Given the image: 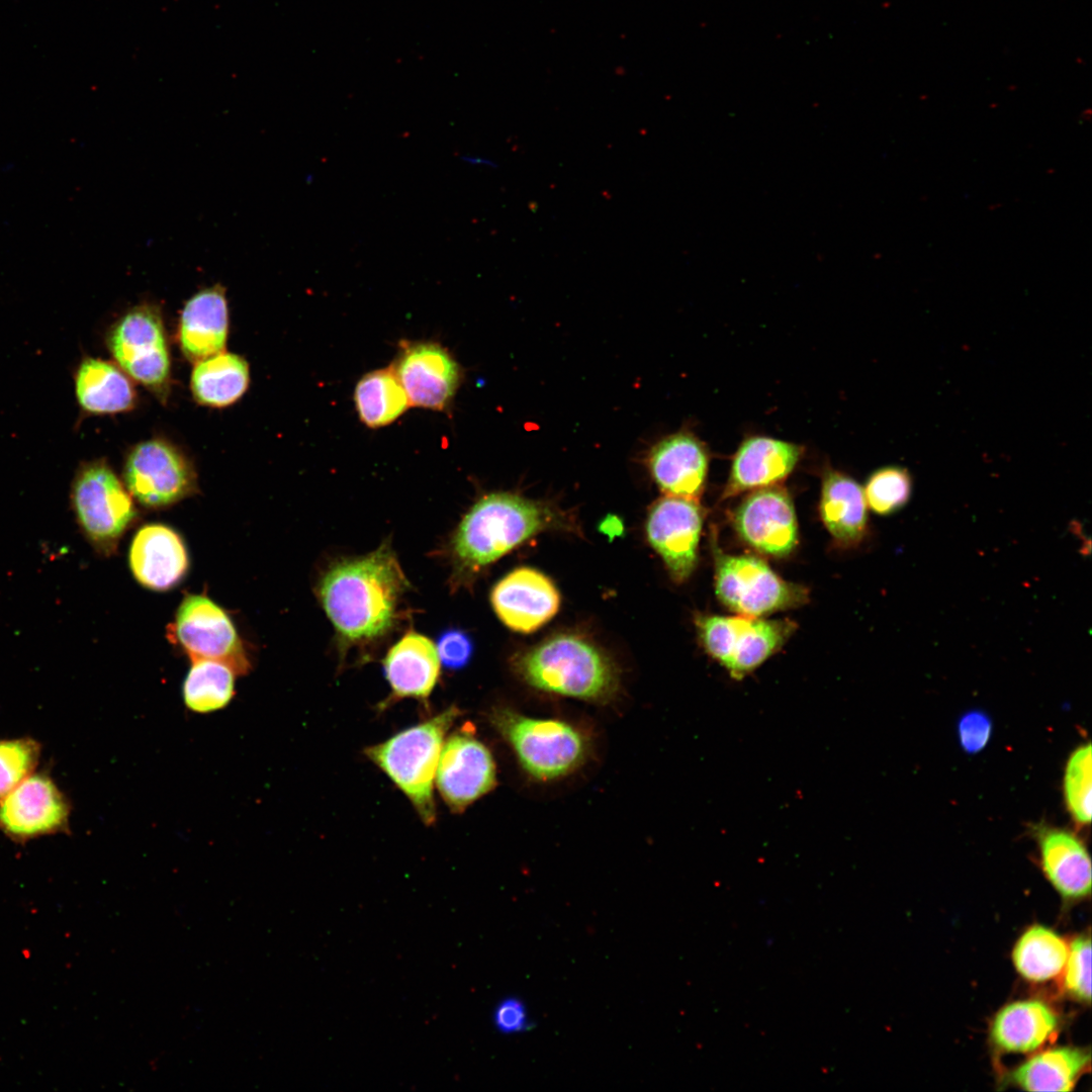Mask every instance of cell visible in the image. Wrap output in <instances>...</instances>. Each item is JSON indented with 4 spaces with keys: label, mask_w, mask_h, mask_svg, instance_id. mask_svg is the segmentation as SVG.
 <instances>
[{
    "label": "cell",
    "mask_w": 1092,
    "mask_h": 1092,
    "mask_svg": "<svg viewBox=\"0 0 1092 1092\" xmlns=\"http://www.w3.org/2000/svg\"><path fill=\"white\" fill-rule=\"evenodd\" d=\"M410 582L388 543L344 558L321 577L317 596L342 647L370 644L394 625Z\"/></svg>",
    "instance_id": "6da1fadb"
},
{
    "label": "cell",
    "mask_w": 1092,
    "mask_h": 1092,
    "mask_svg": "<svg viewBox=\"0 0 1092 1092\" xmlns=\"http://www.w3.org/2000/svg\"><path fill=\"white\" fill-rule=\"evenodd\" d=\"M570 526L568 518L543 503L509 492L484 495L453 536L454 574L469 578L535 535Z\"/></svg>",
    "instance_id": "7a4b0ae2"
},
{
    "label": "cell",
    "mask_w": 1092,
    "mask_h": 1092,
    "mask_svg": "<svg viewBox=\"0 0 1092 1092\" xmlns=\"http://www.w3.org/2000/svg\"><path fill=\"white\" fill-rule=\"evenodd\" d=\"M513 666L528 685L565 697L608 703L619 691L616 664L577 634L552 636L519 654Z\"/></svg>",
    "instance_id": "3957f363"
},
{
    "label": "cell",
    "mask_w": 1092,
    "mask_h": 1092,
    "mask_svg": "<svg viewBox=\"0 0 1092 1092\" xmlns=\"http://www.w3.org/2000/svg\"><path fill=\"white\" fill-rule=\"evenodd\" d=\"M459 714L451 706L365 749V755L402 791L426 825L436 820L434 779L446 734Z\"/></svg>",
    "instance_id": "277c9868"
},
{
    "label": "cell",
    "mask_w": 1092,
    "mask_h": 1092,
    "mask_svg": "<svg viewBox=\"0 0 1092 1092\" xmlns=\"http://www.w3.org/2000/svg\"><path fill=\"white\" fill-rule=\"evenodd\" d=\"M488 720L535 779L549 781L566 776L586 758V738L566 722L531 718L507 707L493 708Z\"/></svg>",
    "instance_id": "5b68a950"
},
{
    "label": "cell",
    "mask_w": 1092,
    "mask_h": 1092,
    "mask_svg": "<svg viewBox=\"0 0 1092 1092\" xmlns=\"http://www.w3.org/2000/svg\"><path fill=\"white\" fill-rule=\"evenodd\" d=\"M133 497L101 461L84 465L73 481L71 502L82 533L98 552L109 555L136 517Z\"/></svg>",
    "instance_id": "8992f818"
},
{
    "label": "cell",
    "mask_w": 1092,
    "mask_h": 1092,
    "mask_svg": "<svg viewBox=\"0 0 1092 1092\" xmlns=\"http://www.w3.org/2000/svg\"><path fill=\"white\" fill-rule=\"evenodd\" d=\"M715 590L720 602L733 612L759 618L798 607L808 590L781 578L761 559L715 551Z\"/></svg>",
    "instance_id": "52a82bcc"
},
{
    "label": "cell",
    "mask_w": 1092,
    "mask_h": 1092,
    "mask_svg": "<svg viewBox=\"0 0 1092 1092\" xmlns=\"http://www.w3.org/2000/svg\"><path fill=\"white\" fill-rule=\"evenodd\" d=\"M696 626L706 651L735 678H741L774 654L790 637L794 624L747 616H698Z\"/></svg>",
    "instance_id": "ba28073f"
},
{
    "label": "cell",
    "mask_w": 1092,
    "mask_h": 1092,
    "mask_svg": "<svg viewBox=\"0 0 1092 1092\" xmlns=\"http://www.w3.org/2000/svg\"><path fill=\"white\" fill-rule=\"evenodd\" d=\"M167 636L191 661H220L238 675L251 669L249 653L230 616L204 595L185 596Z\"/></svg>",
    "instance_id": "9c48e42d"
},
{
    "label": "cell",
    "mask_w": 1092,
    "mask_h": 1092,
    "mask_svg": "<svg viewBox=\"0 0 1092 1092\" xmlns=\"http://www.w3.org/2000/svg\"><path fill=\"white\" fill-rule=\"evenodd\" d=\"M108 346L119 367L148 388L162 392L170 378V354L158 308L141 304L113 327Z\"/></svg>",
    "instance_id": "30bf717a"
},
{
    "label": "cell",
    "mask_w": 1092,
    "mask_h": 1092,
    "mask_svg": "<svg viewBox=\"0 0 1092 1092\" xmlns=\"http://www.w3.org/2000/svg\"><path fill=\"white\" fill-rule=\"evenodd\" d=\"M123 479L131 496L152 509L176 504L196 488L191 463L176 447L159 439L140 443L130 451Z\"/></svg>",
    "instance_id": "8fae6325"
},
{
    "label": "cell",
    "mask_w": 1092,
    "mask_h": 1092,
    "mask_svg": "<svg viewBox=\"0 0 1092 1092\" xmlns=\"http://www.w3.org/2000/svg\"><path fill=\"white\" fill-rule=\"evenodd\" d=\"M70 805L46 774L33 772L0 799V831L14 841L64 832Z\"/></svg>",
    "instance_id": "7c38bea8"
},
{
    "label": "cell",
    "mask_w": 1092,
    "mask_h": 1092,
    "mask_svg": "<svg viewBox=\"0 0 1092 1092\" xmlns=\"http://www.w3.org/2000/svg\"><path fill=\"white\" fill-rule=\"evenodd\" d=\"M436 784L447 806L458 813L495 786V763L491 752L474 736L469 725L444 742Z\"/></svg>",
    "instance_id": "4fadbf2b"
},
{
    "label": "cell",
    "mask_w": 1092,
    "mask_h": 1092,
    "mask_svg": "<svg viewBox=\"0 0 1092 1092\" xmlns=\"http://www.w3.org/2000/svg\"><path fill=\"white\" fill-rule=\"evenodd\" d=\"M698 500L664 494L649 509L646 534L671 578L685 581L694 571L703 526Z\"/></svg>",
    "instance_id": "5bb4252c"
},
{
    "label": "cell",
    "mask_w": 1092,
    "mask_h": 1092,
    "mask_svg": "<svg viewBox=\"0 0 1092 1092\" xmlns=\"http://www.w3.org/2000/svg\"><path fill=\"white\" fill-rule=\"evenodd\" d=\"M392 368L410 403L434 411L451 403L461 381L458 363L434 342H402Z\"/></svg>",
    "instance_id": "9a60e30c"
},
{
    "label": "cell",
    "mask_w": 1092,
    "mask_h": 1092,
    "mask_svg": "<svg viewBox=\"0 0 1092 1092\" xmlns=\"http://www.w3.org/2000/svg\"><path fill=\"white\" fill-rule=\"evenodd\" d=\"M733 524L741 539L770 556L790 554L798 541V524L792 499L777 485L758 488L736 509Z\"/></svg>",
    "instance_id": "2e32d148"
},
{
    "label": "cell",
    "mask_w": 1092,
    "mask_h": 1092,
    "mask_svg": "<svg viewBox=\"0 0 1092 1092\" xmlns=\"http://www.w3.org/2000/svg\"><path fill=\"white\" fill-rule=\"evenodd\" d=\"M493 610L510 629L530 633L546 624L557 613L560 596L542 572L520 567L502 578L490 596Z\"/></svg>",
    "instance_id": "e0dca14e"
},
{
    "label": "cell",
    "mask_w": 1092,
    "mask_h": 1092,
    "mask_svg": "<svg viewBox=\"0 0 1092 1092\" xmlns=\"http://www.w3.org/2000/svg\"><path fill=\"white\" fill-rule=\"evenodd\" d=\"M647 465L657 486L666 495L699 500L709 467L704 443L690 432H677L657 442Z\"/></svg>",
    "instance_id": "ac0fdd59"
},
{
    "label": "cell",
    "mask_w": 1092,
    "mask_h": 1092,
    "mask_svg": "<svg viewBox=\"0 0 1092 1092\" xmlns=\"http://www.w3.org/2000/svg\"><path fill=\"white\" fill-rule=\"evenodd\" d=\"M802 453V447L771 437L744 439L733 457L723 498L777 485L794 470Z\"/></svg>",
    "instance_id": "d6986e66"
},
{
    "label": "cell",
    "mask_w": 1092,
    "mask_h": 1092,
    "mask_svg": "<svg viewBox=\"0 0 1092 1092\" xmlns=\"http://www.w3.org/2000/svg\"><path fill=\"white\" fill-rule=\"evenodd\" d=\"M1042 872L1067 900L1088 897L1091 892V860L1083 840L1074 832L1046 824L1032 826Z\"/></svg>",
    "instance_id": "ffe728a7"
},
{
    "label": "cell",
    "mask_w": 1092,
    "mask_h": 1092,
    "mask_svg": "<svg viewBox=\"0 0 1092 1092\" xmlns=\"http://www.w3.org/2000/svg\"><path fill=\"white\" fill-rule=\"evenodd\" d=\"M188 553L180 535L163 524H149L134 535L129 566L135 579L153 590L174 587L185 576Z\"/></svg>",
    "instance_id": "44dd1931"
},
{
    "label": "cell",
    "mask_w": 1092,
    "mask_h": 1092,
    "mask_svg": "<svg viewBox=\"0 0 1092 1092\" xmlns=\"http://www.w3.org/2000/svg\"><path fill=\"white\" fill-rule=\"evenodd\" d=\"M440 664L434 643L415 631L407 632L383 660V672L391 689L386 704L405 698L426 702L439 678Z\"/></svg>",
    "instance_id": "7402d4cb"
},
{
    "label": "cell",
    "mask_w": 1092,
    "mask_h": 1092,
    "mask_svg": "<svg viewBox=\"0 0 1092 1092\" xmlns=\"http://www.w3.org/2000/svg\"><path fill=\"white\" fill-rule=\"evenodd\" d=\"M229 310L224 288L215 284L185 303L179 324V343L185 357L196 363L224 350Z\"/></svg>",
    "instance_id": "603a6c76"
},
{
    "label": "cell",
    "mask_w": 1092,
    "mask_h": 1092,
    "mask_svg": "<svg viewBox=\"0 0 1092 1092\" xmlns=\"http://www.w3.org/2000/svg\"><path fill=\"white\" fill-rule=\"evenodd\" d=\"M820 516L832 537L843 546L857 545L868 532L864 493L851 477L833 470L824 472Z\"/></svg>",
    "instance_id": "cb8c5ba5"
},
{
    "label": "cell",
    "mask_w": 1092,
    "mask_h": 1092,
    "mask_svg": "<svg viewBox=\"0 0 1092 1092\" xmlns=\"http://www.w3.org/2000/svg\"><path fill=\"white\" fill-rule=\"evenodd\" d=\"M1058 1025V1016L1045 1003L1017 1001L1004 1006L996 1014L991 1026V1038L1003 1052L1027 1054L1052 1040Z\"/></svg>",
    "instance_id": "d4e9b609"
},
{
    "label": "cell",
    "mask_w": 1092,
    "mask_h": 1092,
    "mask_svg": "<svg viewBox=\"0 0 1092 1092\" xmlns=\"http://www.w3.org/2000/svg\"><path fill=\"white\" fill-rule=\"evenodd\" d=\"M76 395L81 407L91 414H116L130 410L135 391L123 370L95 358L85 359L75 377Z\"/></svg>",
    "instance_id": "484cf974"
},
{
    "label": "cell",
    "mask_w": 1092,
    "mask_h": 1092,
    "mask_svg": "<svg viewBox=\"0 0 1092 1092\" xmlns=\"http://www.w3.org/2000/svg\"><path fill=\"white\" fill-rule=\"evenodd\" d=\"M1089 1066V1052L1057 1048L1033 1056L1015 1069L1011 1078L1027 1091H1072Z\"/></svg>",
    "instance_id": "4316f807"
},
{
    "label": "cell",
    "mask_w": 1092,
    "mask_h": 1092,
    "mask_svg": "<svg viewBox=\"0 0 1092 1092\" xmlns=\"http://www.w3.org/2000/svg\"><path fill=\"white\" fill-rule=\"evenodd\" d=\"M195 364L191 390L198 402L221 407L234 403L245 393L250 376L243 357L222 351Z\"/></svg>",
    "instance_id": "83f0119b"
},
{
    "label": "cell",
    "mask_w": 1092,
    "mask_h": 1092,
    "mask_svg": "<svg viewBox=\"0 0 1092 1092\" xmlns=\"http://www.w3.org/2000/svg\"><path fill=\"white\" fill-rule=\"evenodd\" d=\"M354 398L360 420L373 429L394 422L411 404L392 366L365 374Z\"/></svg>",
    "instance_id": "f1b7e54d"
},
{
    "label": "cell",
    "mask_w": 1092,
    "mask_h": 1092,
    "mask_svg": "<svg viewBox=\"0 0 1092 1092\" xmlns=\"http://www.w3.org/2000/svg\"><path fill=\"white\" fill-rule=\"evenodd\" d=\"M1068 951V943L1059 934L1044 926L1034 925L1020 936L1012 959L1023 978L1039 983L1062 974Z\"/></svg>",
    "instance_id": "f546056e"
},
{
    "label": "cell",
    "mask_w": 1092,
    "mask_h": 1092,
    "mask_svg": "<svg viewBox=\"0 0 1092 1092\" xmlns=\"http://www.w3.org/2000/svg\"><path fill=\"white\" fill-rule=\"evenodd\" d=\"M182 687L186 708L198 714L225 708L235 697L238 675L228 664L209 659L191 661Z\"/></svg>",
    "instance_id": "4dcf8cb0"
},
{
    "label": "cell",
    "mask_w": 1092,
    "mask_h": 1092,
    "mask_svg": "<svg viewBox=\"0 0 1092 1092\" xmlns=\"http://www.w3.org/2000/svg\"><path fill=\"white\" fill-rule=\"evenodd\" d=\"M1091 744L1082 743L1069 755L1064 777L1063 795L1067 811L1078 826L1091 821Z\"/></svg>",
    "instance_id": "1f68e13d"
},
{
    "label": "cell",
    "mask_w": 1092,
    "mask_h": 1092,
    "mask_svg": "<svg viewBox=\"0 0 1092 1092\" xmlns=\"http://www.w3.org/2000/svg\"><path fill=\"white\" fill-rule=\"evenodd\" d=\"M912 485V477L906 468H880L867 480L863 490L867 505L878 515H892L907 505Z\"/></svg>",
    "instance_id": "d6a6232c"
},
{
    "label": "cell",
    "mask_w": 1092,
    "mask_h": 1092,
    "mask_svg": "<svg viewBox=\"0 0 1092 1092\" xmlns=\"http://www.w3.org/2000/svg\"><path fill=\"white\" fill-rule=\"evenodd\" d=\"M40 744L31 737L0 738V799L34 772Z\"/></svg>",
    "instance_id": "836d02e7"
},
{
    "label": "cell",
    "mask_w": 1092,
    "mask_h": 1092,
    "mask_svg": "<svg viewBox=\"0 0 1092 1092\" xmlns=\"http://www.w3.org/2000/svg\"><path fill=\"white\" fill-rule=\"evenodd\" d=\"M1091 940L1079 936L1069 944L1067 961L1062 972L1066 992L1080 1002L1091 1001Z\"/></svg>",
    "instance_id": "e575fe53"
},
{
    "label": "cell",
    "mask_w": 1092,
    "mask_h": 1092,
    "mask_svg": "<svg viewBox=\"0 0 1092 1092\" xmlns=\"http://www.w3.org/2000/svg\"><path fill=\"white\" fill-rule=\"evenodd\" d=\"M993 728L992 718L981 709H971L962 713L956 724L960 747L969 755L983 751L992 738Z\"/></svg>",
    "instance_id": "d590c367"
},
{
    "label": "cell",
    "mask_w": 1092,
    "mask_h": 1092,
    "mask_svg": "<svg viewBox=\"0 0 1092 1092\" xmlns=\"http://www.w3.org/2000/svg\"><path fill=\"white\" fill-rule=\"evenodd\" d=\"M491 1021L494 1029L503 1035L521 1034L532 1026L525 1001L515 995L506 996L494 1005Z\"/></svg>",
    "instance_id": "8d00e7d4"
},
{
    "label": "cell",
    "mask_w": 1092,
    "mask_h": 1092,
    "mask_svg": "<svg viewBox=\"0 0 1092 1092\" xmlns=\"http://www.w3.org/2000/svg\"><path fill=\"white\" fill-rule=\"evenodd\" d=\"M437 652L440 662L450 670L463 668L473 652L469 635L460 629H447L438 638Z\"/></svg>",
    "instance_id": "74e56055"
},
{
    "label": "cell",
    "mask_w": 1092,
    "mask_h": 1092,
    "mask_svg": "<svg viewBox=\"0 0 1092 1092\" xmlns=\"http://www.w3.org/2000/svg\"><path fill=\"white\" fill-rule=\"evenodd\" d=\"M460 160L464 164H467L469 166L485 167V168H493V169L498 168V164H497L496 161H494V160H492L490 158H487V157L479 156V155H469V154L461 155Z\"/></svg>",
    "instance_id": "f35d334b"
}]
</instances>
